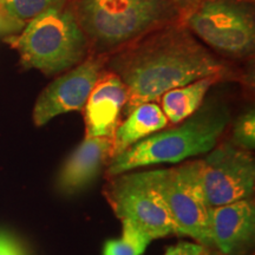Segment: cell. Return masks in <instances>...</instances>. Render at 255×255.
Instances as JSON below:
<instances>
[{
	"label": "cell",
	"mask_w": 255,
	"mask_h": 255,
	"mask_svg": "<svg viewBox=\"0 0 255 255\" xmlns=\"http://www.w3.org/2000/svg\"><path fill=\"white\" fill-rule=\"evenodd\" d=\"M105 70L116 75L128 92L123 115L157 102L165 92L197 79L232 77L228 63L191 33L182 19L145 34L107 57Z\"/></svg>",
	"instance_id": "obj_1"
},
{
	"label": "cell",
	"mask_w": 255,
	"mask_h": 255,
	"mask_svg": "<svg viewBox=\"0 0 255 255\" xmlns=\"http://www.w3.org/2000/svg\"><path fill=\"white\" fill-rule=\"evenodd\" d=\"M69 6L92 56L108 57L181 20L171 0H71Z\"/></svg>",
	"instance_id": "obj_2"
},
{
	"label": "cell",
	"mask_w": 255,
	"mask_h": 255,
	"mask_svg": "<svg viewBox=\"0 0 255 255\" xmlns=\"http://www.w3.org/2000/svg\"><path fill=\"white\" fill-rule=\"evenodd\" d=\"M229 122L231 115L226 105L207 102L187 120L145 137L115 156L108 163L107 173L109 176H117L132 169L177 163L208 154L218 145Z\"/></svg>",
	"instance_id": "obj_3"
},
{
	"label": "cell",
	"mask_w": 255,
	"mask_h": 255,
	"mask_svg": "<svg viewBox=\"0 0 255 255\" xmlns=\"http://www.w3.org/2000/svg\"><path fill=\"white\" fill-rule=\"evenodd\" d=\"M4 41L17 51L24 69L39 70L46 76L62 75L90 56L87 38L70 6L38 14Z\"/></svg>",
	"instance_id": "obj_4"
},
{
	"label": "cell",
	"mask_w": 255,
	"mask_h": 255,
	"mask_svg": "<svg viewBox=\"0 0 255 255\" xmlns=\"http://www.w3.org/2000/svg\"><path fill=\"white\" fill-rule=\"evenodd\" d=\"M182 21L219 57L245 60L254 55V0H200Z\"/></svg>",
	"instance_id": "obj_5"
},
{
	"label": "cell",
	"mask_w": 255,
	"mask_h": 255,
	"mask_svg": "<svg viewBox=\"0 0 255 255\" xmlns=\"http://www.w3.org/2000/svg\"><path fill=\"white\" fill-rule=\"evenodd\" d=\"M141 173L167 205L177 235H186L206 247L212 246L210 207L201 183L200 159L176 168Z\"/></svg>",
	"instance_id": "obj_6"
},
{
	"label": "cell",
	"mask_w": 255,
	"mask_h": 255,
	"mask_svg": "<svg viewBox=\"0 0 255 255\" xmlns=\"http://www.w3.org/2000/svg\"><path fill=\"white\" fill-rule=\"evenodd\" d=\"M200 177L210 208L250 199L255 184L254 157L225 142L200 159Z\"/></svg>",
	"instance_id": "obj_7"
},
{
	"label": "cell",
	"mask_w": 255,
	"mask_h": 255,
	"mask_svg": "<svg viewBox=\"0 0 255 255\" xmlns=\"http://www.w3.org/2000/svg\"><path fill=\"white\" fill-rule=\"evenodd\" d=\"M117 176L108 188V201L121 220L136 223L151 240L177 235L167 205L142 173Z\"/></svg>",
	"instance_id": "obj_8"
},
{
	"label": "cell",
	"mask_w": 255,
	"mask_h": 255,
	"mask_svg": "<svg viewBox=\"0 0 255 255\" xmlns=\"http://www.w3.org/2000/svg\"><path fill=\"white\" fill-rule=\"evenodd\" d=\"M105 62L107 57L90 55L51 82L34 104V124L43 127L59 115L84 109L91 91L105 72Z\"/></svg>",
	"instance_id": "obj_9"
},
{
	"label": "cell",
	"mask_w": 255,
	"mask_h": 255,
	"mask_svg": "<svg viewBox=\"0 0 255 255\" xmlns=\"http://www.w3.org/2000/svg\"><path fill=\"white\" fill-rule=\"evenodd\" d=\"M111 158L113 138L85 137L60 168L57 189L66 195L81 193L95 182Z\"/></svg>",
	"instance_id": "obj_10"
},
{
	"label": "cell",
	"mask_w": 255,
	"mask_h": 255,
	"mask_svg": "<svg viewBox=\"0 0 255 255\" xmlns=\"http://www.w3.org/2000/svg\"><path fill=\"white\" fill-rule=\"evenodd\" d=\"M128 101L123 82L105 70L84 107L85 137L113 138Z\"/></svg>",
	"instance_id": "obj_11"
},
{
	"label": "cell",
	"mask_w": 255,
	"mask_h": 255,
	"mask_svg": "<svg viewBox=\"0 0 255 255\" xmlns=\"http://www.w3.org/2000/svg\"><path fill=\"white\" fill-rule=\"evenodd\" d=\"M210 239L225 255H237L254 238L255 207L250 199L210 208Z\"/></svg>",
	"instance_id": "obj_12"
},
{
	"label": "cell",
	"mask_w": 255,
	"mask_h": 255,
	"mask_svg": "<svg viewBox=\"0 0 255 255\" xmlns=\"http://www.w3.org/2000/svg\"><path fill=\"white\" fill-rule=\"evenodd\" d=\"M162 108L155 102L143 103L126 116L113 137V157L168 126Z\"/></svg>",
	"instance_id": "obj_13"
},
{
	"label": "cell",
	"mask_w": 255,
	"mask_h": 255,
	"mask_svg": "<svg viewBox=\"0 0 255 255\" xmlns=\"http://www.w3.org/2000/svg\"><path fill=\"white\" fill-rule=\"evenodd\" d=\"M221 81V77L210 76L165 92L159 101L168 122L175 126L196 113L203 104L209 89Z\"/></svg>",
	"instance_id": "obj_14"
},
{
	"label": "cell",
	"mask_w": 255,
	"mask_h": 255,
	"mask_svg": "<svg viewBox=\"0 0 255 255\" xmlns=\"http://www.w3.org/2000/svg\"><path fill=\"white\" fill-rule=\"evenodd\" d=\"M122 237L105 242L103 255H143L151 238L130 220H122Z\"/></svg>",
	"instance_id": "obj_15"
},
{
	"label": "cell",
	"mask_w": 255,
	"mask_h": 255,
	"mask_svg": "<svg viewBox=\"0 0 255 255\" xmlns=\"http://www.w3.org/2000/svg\"><path fill=\"white\" fill-rule=\"evenodd\" d=\"M12 18L26 24L50 8H62L70 5L71 0H1Z\"/></svg>",
	"instance_id": "obj_16"
},
{
	"label": "cell",
	"mask_w": 255,
	"mask_h": 255,
	"mask_svg": "<svg viewBox=\"0 0 255 255\" xmlns=\"http://www.w3.org/2000/svg\"><path fill=\"white\" fill-rule=\"evenodd\" d=\"M235 146L246 151L255 148V113L254 109L247 110L235 120L232 128V141Z\"/></svg>",
	"instance_id": "obj_17"
},
{
	"label": "cell",
	"mask_w": 255,
	"mask_h": 255,
	"mask_svg": "<svg viewBox=\"0 0 255 255\" xmlns=\"http://www.w3.org/2000/svg\"><path fill=\"white\" fill-rule=\"evenodd\" d=\"M0 255H27L25 247L12 233L0 229Z\"/></svg>",
	"instance_id": "obj_18"
},
{
	"label": "cell",
	"mask_w": 255,
	"mask_h": 255,
	"mask_svg": "<svg viewBox=\"0 0 255 255\" xmlns=\"http://www.w3.org/2000/svg\"><path fill=\"white\" fill-rule=\"evenodd\" d=\"M25 26L24 23L12 18L6 11V8L0 1V36H9V34L19 33Z\"/></svg>",
	"instance_id": "obj_19"
},
{
	"label": "cell",
	"mask_w": 255,
	"mask_h": 255,
	"mask_svg": "<svg viewBox=\"0 0 255 255\" xmlns=\"http://www.w3.org/2000/svg\"><path fill=\"white\" fill-rule=\"evenodd\" d=\"M164 255H209L206 246L194 242H180L173 247H169Z\"/></svg>",
	"instance_id": "obj_20"
},
{
	"label": "cell",
	"mask_w": 255,
	"mask_h": 255,
	"mask_svg": "<svg viewBox=\"0 0 255 255\" xmlns=\"http://www.w3.org/2000/svg\"><path fill=\"white\" fill-rule=\"evenodd\" d=\"M171 1H173L174 5L177 7L178 12H180L181 14V19H182L183 15L186 14L187 12H189L200 0H171Z\"/></svg>",
	"instance_id": "obj_21"
},
{
	"label": "cell",
	"mask_w": 255,
	"mask_h": 255,
	"mask_svg": "<svg viewBox=\"0 0 255 255\" xmlns=\"http://www.w3.org/2000/svg\"><path fill=\"white\" fill-rule=\"evenodd\" d=\"M0 1H1V0H0Z\"/></svg>",
	"instance_id": "obj_22"
}]
</instances>
